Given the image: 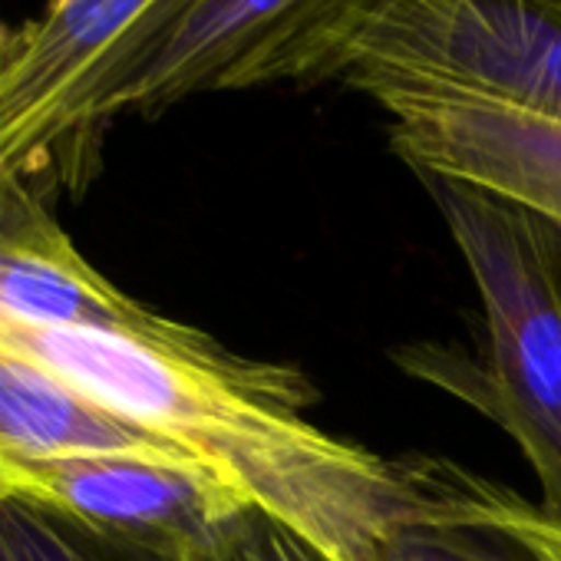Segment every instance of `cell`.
Wrapping results in <instances>:
<instances>
[{
	"mask_svg": "<svg viewBox=\"0 0 561 561\" xmlns=\"http://www.w3.org/2000/svg\"><path fill=\"white\" fill-rule=\"evenodd\" d=\"M482 301L479 403L515 439L561 518V228L485 188L420 175Z\"/></svg>",
	"mask_w": 561,
	"mask_h": 561,
	"instance_id": "6da1fadb",
	"label": "cell"
},
{
	"mask_svg": "<svg viewBox=\"0 0 561 561\" xmlns=\"http://www.w3.org/2000/svg\"><path fill=\"white\" fill-rule=\"evenodd\" d=\"M195 0H50L0 27V188L54 205L100 169L103 110L136 60Z\"/></svg>",
	"mask_w": 561,
	"mask_h": 561,
	"instance_id": "7a4b0ae2",
	"label": "cell"
},
{
	"mask_svg": "<svg viewBox=\"0 0 561 561\" xmlns=\"http://www.w3.org/2000/svg\"><path fill=\"white\" fill-rule=\"evenodd\" d=\"M324 80L433 87L561 126V14L531 0H387L341 41Z\"/></svg>",
	"mask_w": 561,
	"mask_h": 561,
	"instance_id": "3957f363",
	"label": "cell"
},
{
	"mask_svg": "<svg viewBox=\"0 0 561 561\" xmlns=\"http://www.w3.org/2000/svg\"><path fill=\"white\" fill-rule=\"evenodd\" d=\"M0 499L41 505L90 535L156 561L208 548L248 508L221 479L119 453L0 462Z\"/></svg>",
	"mask_w": 561,
	"mask_h": 561,
	"instance_id": "277c9868",
	"label": "cell"
},
{
	"mask_svg": "<svg viewBox=\"0 0 561 561\" xmlns=\"http://www.w3.org/2000/svg\"><path fill=\"white\" fill-rule=\"evenodd\" d=\"M360 93L387 113L390 146L416 175L485 188L561 228L558 123L413 83H367Z\"/></svg>",
	"mask_w": 561,
	"mask_h": 561,
	"instance_id": "5b68a950",
	"label": "cell"
},
{
	"mask_svg": "<svg viewBox=\"0 0 561 561\" xmlns=\"http://www.w3.org/2000/svg\"><path fill=\"white\" fill-rule=\"evenodd\" d=\"M318 0H195L113 90L103 123L159 116L169 106L261 87L264 67L288 47Z\"/></svg>",
	"mask_w": 561,
	"mask_h": 561,
	"instance_id": "8992f818",
	"label": "cell"
},
{
	"mask_svg": "<svg viewBox=\"0 0 561 561\" xmlns=\"http://www.w3.org/2000/svg\"><path fill=\"white\" fill-rule=\"evenodd\" d=\"M410 499L430 512L476 522L505 535L531 561H561V518L518 492L446 459H403Z\"/></svg>",
	"mask_w": 561,
	"mask_h": 561,
	"instance_id": "52a82bcc",
	"label": "cell"
},
{
	"mask_svg": "<svg viewBox=\"0 0 561 561\" xmlns=\"http://www.w3.org/2000/svg\"><path fill=\"white\" fill-rule=\"evenodd\" d=\"M0 561H156L21 499H0Z\"/></svg>",
	"mask_w": 561,
	"mask_h": 561,
	"instance_id": "ba28073f",
	"label": "cell"
},
{
	"mask_svg": "<svg viewBox=\"0 0 561 561\" xmlns=\"http://www.w3.org/2000/svg\"><path fill=\"white\" fill-rule=\"evenodd\" d=\"M387 561H531L495 528L430 512L410 499Z\"/></svg>",
	"mask_w": 561,
	"mask_h": 561,
	"instance_id": "9c48e42d",
	"label": "cell"
},
{
	"mask_svg": "<svg viewBox=\"0 0 561 561\" xmlns=\"http://www.w3.org/2000/svg\"><path fill=\"white\" fill-rule=\"evenodd\" d=\"M380 4L383 0H318V8L308 14V21L288 41V47L264 67L261 87H271V83L314 87V83H321L341 41Z\"/></svg>",
	"mask_w": 561,
	"mask_h": 561,
	"instance_id": "30bf717a",
	"label": "cell"
},
{
	"mask_svg": "<svg viewBox=\"0 0 561 561\" xmlns=\"http://www.w3.org/2000/svg\"><path fill=\"white\" fill-rule=\"evenodd\" d=\"M211 561H331L324 551L277 525L257 508L231 515L211 545Z\"/></svg>",
	"mask_w": 561,
	"mask_h": 561,
	"instance_id": "8fae6325",
	"label": "cell"
},
{
	"mask_svg": "<svg viewBox=\"0 0 561 561\" xmlns=\"http://www.w3.org/2000/svg\"><path fill=\"white\" fill-rule=\"evenodd\" d=\"M383 4H387V0H383ZM531 4H541V8H548V11L561 14V0H531Z\"/></svg>",
	"mask_w": 561,
	"mask_h": 561,
	"instance_id": "7c38bea8",
	"label": "cell"
}]
</instances>
